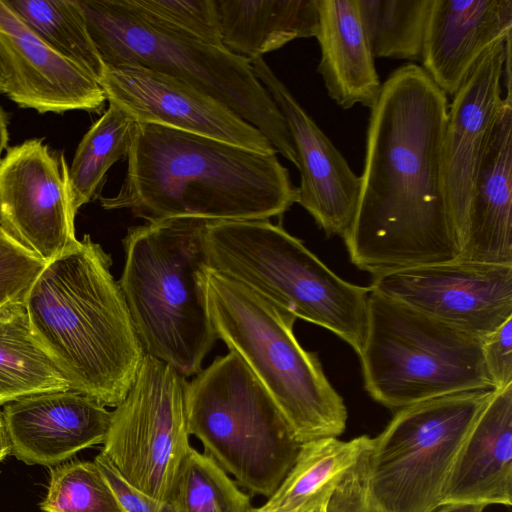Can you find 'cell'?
Returning <instances> with one entry per match:
<instances>
[{
	"label": "cell",
	"instance_id": "836d02e7",
	"mask_svg": "<svg viewBox=\"0 0 512 512\" xmlns=\"http://www.w3.org/2000/svg\"><path fill=\"white\" fill-rule=\"evenodd\" d=\"M94 462L124 512H175L169 501L155 499L129 483L103 452Z\"/></svg>",
	"mask_w": 512,
	"mask_h": 512
},
{
	"label": "cell",
	"instance_id": "f546056e",
	"mask_svg": "<svg viewBox=\"0 0 512 512\" xmlns=\"http://www.w3.org/2000/svg\"><path fill=\"white\" fill-rule=\"evenodd\" d=\"M43 512H124L93 461L73 460L51 468Z\"/></svg>",
	"mask_w": 512,
	"mask_h": 512
},
{
	"label": "cell",
	"instance_id": "8992f818",
	"mask_svg": "<svg viewBox=\"0 0 512 512\" xmlns=\"http://www.w3.org/2000/svg\"><path fill=\"white\" fill-rule=\"evenodd\" d=\"M104 66L138 65L182 80L256 127L297 167L286 121L251 62L145 16L129 0H78Z\"/></svg>",
	"mask_w": 512,
	"mask_h": 512
},
{
	"label": "cell",
	"instance_id": "cb8c5ba5",
	"mask_svg": "<svg viewBox=\"0 0 512 512\" xmlns=\"http://www.w3.org/2000/svg\"><path fill=\"white\" fill-rule=\"evenodd\" d=\"M371 440L362 435L349 441L326 437L302 443L292 469L261 508L315 512L327 503L337 483Z\"/></svg>",
	"mask_w": 512,
	"mask_h": 512
},
{
	"label": "cell",
	"instance_id": "d6a6232c",
	"mask_svg": "<svg viewBox=\"0 0 512 512\" xmlns=\"http://www.w3.org/2000/svg\"><path fill=\"white\" fill-rule=\"evenodd\" d=\"M370 445L337 483L327 501L326 512H383L373 499L369 488Z\"/></svg>",
	"mask_w": 512,
	"mask_h": 512
},
{
	"label": "cell",
	"instance_id": "9c48e42d",
	"mask_svg": "<svg viewBox=\"0 0 512 512\" xmlns=\"http://www.w3.org/2000/svg\"><path fill=\"white\" fill-rule=\"evenodd\" d=\"M482 343L483 339L371 291L359 354L365 389L392 410L459 392L494 390Z\"/></svg>",
	"mask_w": 512,
	"mask_h": 512
},
{
	"label": "cell",
	"instance_id": "ac0fdd59",
	"mask_svg": "<svg viewBox=\"0 0 512 512\" xmlns=\"http://www.w3.org/2000/svg\"><path fill=\"white\" fill-rule=\"evenodd\" d=\"M2 413L11 454L28 465L56 466L103 444L111 421L105 406L72 389L16 399Z\"/></svg>",
	"mask_w": 512,
	"mask_h": 512
},
{
	"label": "cell",
	"instance_id": "f35d334b",
	"mask_svg": "<svg viewBox=\"0 0 512 512\" xmlns=\"http://www.w3.org/2000/svg\"><path fill=\"white\" fill-rule=\"evenodd\" d=\"M0 94H5L4 79H3L1 67H0Z\"/></svg>",
	"mask_w": 512,
	"mask_h": 512
},
{
	"label": "cell",
	"instance_id": "52a82bcc",
	"mask_svg": "<svg viewBox=\"0 0 512 512\" xmlns=\"http://www.w3.org/2000/svg\"><path fill=\"white\" fill-rule=\"evenodd\" d=\"M205 253L209 269L246 284L361 353L371 288L337 276L281 225L269 220L208 222Z\"/></svg>",
	"mask_w": 512,
	"mask_h": 512
},
{
	"label": "cell",
	"instance_id": "ab89813d",
	"mask_svg": "<svg viewBox=\"0 0 512 512\" xmlns=\"http://www.w3.org/2000/svg\"><path fill=\"white\" fill-rule=\"evenodd\" d=\"M253 512H285V511H279V510H265L260 508H255Z\"/></svg>",
	"mask_w": 512,
	"mask_h": 512
},
{
	"label": "cell",
	"instance_id": "3957f363",
	"mask_svg": "<svg viewBox=\"0 0 512 512\" xmlns=\"http://www.w3.org/2000/svg\"><path fill=\"white\" fill-rule=\"evenodd\" d=\"M112 258L85 234L48 261L23 301L32 332L70 389L116 407L145 352Z\"/></svg>",
	"mask_w": 512,
	"mask_h": 512
},
{
	"label": "cell",
	"instance_id": "4dcf8cb0",
	"mask_svg": "<svg viewBox=\"0 0 512 512\" xmlns=\"http://www.w3.org/2000/svg\"><path fill=\"white\" fill-rule=\"evenodd\" d=\"M129 2L145 16L169 29L206 44L223 47L215 0H129Z\"/></svg>",
	"mask_w": 512,
	"mask_h": 512
},
{
	"label": "cell",
	"instance_id": "30bf717a",
	"mask_svg": "<svg viewBox=\"0 0 512 512\" xmlns=\"http://www.w3.org/2000/svg\"><path fill=\"white\" fill-rule=\"evenodd\" d=\"M493 393L459 392L397 410L368 452L369 488L383 512L442 505L460 448Z\"/></svg>",
	"mask_w": 512,
	"mask_h": 512
},
{
	"label": "cell",
	"instance_id": "7c38bea8",
	"mask_svg": "<svg viewBox=\"0 0 512 512\" xmlns=\"http://www.w3.org/2000/svg\"><path fill=\"white\" fill-rule=\"evenodd\" d=\"M369 287L480 339L512 317V265L455 260L376 275Z\"/></svg>",
	"mask_w": 512,
	"mask_h": 512
},
{
	"label": "cell",
	"instance_id": "603a6c76",
	"mask_svg": "<svg viewBox=\"0 0 512 512\" xmlns=\"http://www.w3.org/2000/svg\"><path fill=\"white\" fill-rule=\"evenodd\" d=\"M215 1L223 47L249 61L317 34V0Z\"/></svg>",
	"mask_w": 512,
	"mask_h": 512
},
{
	"label": "cell",
	"instance_id": "7402d4cb",
	"mask_svg": "<svg viewBox=\"0 0 512 512\" xmlns=\"http://www.w3.org/2000/svg\"><path fill=\"white\" fill-rule=\"evenodd\" d=\"M320 47L317 67L328 95L342 109L372 108L381 91L357 0H317Z\"/></svg>",
	"mask_w": 512,
	"mask_h": 512
},
{
	"label": "cell",
	"instance_id": "ffe728a7",
	"mask_svg": "<svg viewBox=\"0 0 512 512\" xmlns=\"http://www.w3.org/2000/svg\"><path fill=\"white\" fill-rule=\"evenodd\" d=\"M511 30L512 0H432L421 67L452 98L478 58Z\"/></svg>",
	"mask_w": 512,
	"mask_h": 512
},
{
	"label": "cell",
	"instance_id": "e575fe53",
	"mask_svg": "<svg viewBox=\"0 0 512 512\" xmlns=\"http://www.w3.org/2000/svg\"><path fill=\"white\" fill-rule=\"evenodd\" d=\"M482 352L494 390L512 385V317L483 339Z\"/></svg>",
	"mask_w": 512,
	"mask_h": 512
},
{
	"label": "cell",
	"instance_id": "7a4b0ae2",
	"mask_svg": "<svg viewBox=\"0 0 512 512\" xmlns=\"http://www.w3.org/2000/svg\"><path fill=\"white\" fill-rule=\"evenodd\" d=\"M127 160L121 188L100 204L146 222L269 220L298 201L276 153L165 126L136 123Z\"/></svg>",
	"mask_w": 512,
	"mask_h": 512
},
{
	"label": "cell",
	"instance_id": "277c9868",
	"mask_svg": "<svg viewBox=\"0 0 512 512\" xmlns=\"http://www.w3.org/2000/svg\"><path fill=\"white\" fill-rule=\"evenodd\" d=\"M208 222H146L129 227L122 240L118 284L144 352L186 378L202 370L217 340L199 278L207 267Z\"/></svg>",
	"mask_w": 512,
	"mask_h": 512
},
{
	"label": "cell",
	"instance_id": "44dd1931",
	"mask_svg": "<svg viewBox=\"0 0 512 512\" xmlns=\"http://www.w3.org/2000/svg\"><path fill=\"white\" fill-rule=\"evenodd\" d=\"M512 505V385L494 393L455 459L443 504Z\"/></svg>",
	"mask_w": 512,
	"mask_h": 512
},
{
	"label": "cell",
	"instance_id": "60d3db41",
	"mask_svg": "<svg viewBox=\"0 0 512 512\" xmlns=\"http://www.w3.org/2000/svg\"><path fill=\"white\" fill-rule=\"evenodd\" d=\"M326 504L318 508L315 512H326Z\"/></svg>",
	"mask_w": 512,
	"mask_h": 512
},
{
	"label": "cell",
	"instance_id": "484cf974",
	"mask_svg": "<svg viewBox=\"0 0 512 512\" xmlns=\"http://www.w3.org/2000/svg\"><path fill=\"white\" fill-rule=\"evenodd\" d=\"M135 127L130 115L109 102L108 109L83 136L68 176L74 215L97 196L109 168L127 157Z\"/></svg>",
	"mask_w": 512,
	"mask_h": 512
},
{
	"label": "cell",
	"instance_id": "d6986e66",
	"mask_svg": "<svg viewBox=\"0 0 512 512\" xmlns=\"http://www.w3.org/2000/svg\"><path fill=\"white\" fill-rule=\"evenodd\" d=\"M456 239L458 260L512 265L511 91L493 124Z\"/></svg>",
	"mask_w": 512,
	"mask_h": 512
},
{
	"label": "cell",
	"instance_id": "2e32d148",
	"mask_svg": "<svg viewBox=\"0 0 512 512\" xmlns=\"http://www.w3.org/2000/svg\"><path fill=\"white\" fill-rule=\"evenodd\" d=\"M511 34L489 46L452 97L444 136V177L455 235L462 226L498 111Z\"/></svg>",
	"mask_w": 512,
	"mask_h": 512
},
{
	"label": "cell",
	"instance_id": "d4e9b609",
	"mask_svg": "<svg viewBox=\"0 0 512 512\" xmlns=\"http://www.w3.org/2000/svg\"><path fill=\"white\" fill-rule=\"evenodd\" d=\"M70 389L36 340L23 300L0 307V406L32 394Z\"/></svg>",
	"mask_w": 512,
	"mask_h": 512
},
{
	"label": "cell",
	"instance_id": "8d00e7d4",
	"mask_svg": "<svg viewBox=\"0 0 512 512\" xmlns=\"http://www.w3.org/2000/svg\"><path fill=\"white\" fill-rule=\"evenodd\" d=\"M11 454V444L6 430L3 413L0 409V463Z\"/></svg>",
	"mask_w": 512,
	"mask_h": 512
},
{
	"label": "cell",
	"instance_id": "6da1fadb",
	"mask_svg": "<svg viewBox=\"0 0 512 512\" xmlns=\"http://www.w3.org/2000/svg\"><path fill=\"white\" fill-rule=\"evenodd\" d=\"M447 96L423 68L398 67L370 109L357 206L343 239L373 276L452 262L459 247L444 177Z\"/></svg>",
	"mask_w": 512,
	"mask_h": 512
},
{
	"label": "cell",
	"instance_id": "4316f807",
	"mask_svg": "<svg viewBox=\"0 0 512 512\" xmlns=\"http://www.w3.org/2000/svg\"><path fill=\"white\" fill-rule=\"evenodd\" d=\"M18 18L58 54L99 81L104 65L78 0H4Z\"/></svg>",
	"mask_w": 512,
	"mask_h": 512
},
{
	"label": "cell",
	"instance_id": "1f68e13d",
	"mask_svg": "<svg viewBox=\"0 0 512 512\" xmlns=\"http://www.w3.org/2000/svg\"><path fill=\"white\" fill-rule=\"evenodd\" d=\"M46 262L0 228V307L23 300Z\"/></svg>",
	"mask_w": 512,
	"mask_h": 512
},
{
	"label": "cell",
	"instance_id": "d590c367",
	"mask_svg": "<svg viewBox=\"0 0 512 512\" xmlns=\"http://www.w3.org/2000/svg\"><path fill=\"white\" fill-rule=\"evenodd\" d=\"M485 507L473 502H453L441 505L434 512H483Z\"/></svg>",
	"mask_w": 512,
	"mask_h": 512
},
{
	"label": "cell",
	"instance_id": "83f0119b",
	"mask_svg": "<svg viewBox=\"0 0 512 512\" xmlns=\"http://www.w3.org/2000/svg\"><path fill=\"white\" fill-rule=\"evenodd\" d=\"M374 58L421 61L432 0H357Z\"/></svg>",
	"mask_w": 512,
	"mask_h": 512
},
{
	"label": "cell",
	"instance_id": "9a60e30c",
	"mask_svg": "<svg viewBox=\"0 0 512 512\" xmlns=\"http://www.w3.org/2000/svg\"><path fill=\"white\" fill-rule=\"evenodd\" d=\"M250 62L255 76L282 113L291 135L300 172L297 203L327 236L344 237L354 218L360 177L264 58Z\"/></svg>",
	"mask_w": 512,
	"mask_h": 512
},
{
	"label": "cell",
	"instance_id": "4fadbf2b",
	"mask_svg": "<svg viewBox=\"0 0 512 512\" xmlns=\"http://www.w3.org/2000/svg\"><path fill=\"white\" fill-rule=\"evenodd\" d=\"M65 157L43 139L8 147L0 160V228L46 263L76 240Z\"/></svg>",
	"mask_w": 512,
	"mask_h": 512
},
{
	"label": "cell",
	"instance_id": "f1b7e54d",
	"mask_svg": "<svg viewBox=\"0 0 512 512\" xmlns=\"http://www.w3.org/2000/svg\"><path fill=\"white\" fill-rule=\"evenodd\" d=\"M175 512H253L243 493L219 464L193 447L183 460L168 500Z\"/></svg>",
	"mask_w": 512,
	"mask_h": 512
},
{
	"label": "cell",
	"instance_id": "e0dca14e",
	"mask_svg": "<svg viewBox=\"0 0 512 512\" xmlns=\"http://www.w3.org/2000/svg\"><path fill=\"white\" fill-rule=\"evenodd\" d=\"M0 67L5 94L40 114L100 112L107 101L99 82L67 60L0 0Z\"/></svg>",
	"mask_w": 512,
	"mask_h": 512
},
{
	"label": "cell",
	"instance_id": "74e56055",
	"mask_svg": "<svg viewBox=\"0 0 512 512\" xmlns=\"http://www.w3.org/2000/svg\"><path fill=\"white\" fill-rule=\"evenodd\" d=\"M8 116L3 108L0 106V160L3 156V152L7 149L9 141V130H8Z\"/></svg>",
	"mask_w": 512,
	"mask_h": 512
},
{
	"label": "cell",
	"instance_id": "8fae6325",
	"mask_svg": "<svg viewBox=\"0 0 512 512\" xmlns=\"http://www.w3.org/2000/svg\"><path fill=\"white\" fill-rule=\"evenodd\" d=\"M188 380L145 354L133 385L111 411L103 452L133 486L168 501L190 450L186 417Z\"/></svg>",
	"mask_w": 512,
	"mask_h": 512
},
{
	"label": "cell",
	"instance_id": "5b68a950",
	"mask_svg": "<svg viewBox=\"0 0 512 512\" xmlns=\"http://www.w3.org/2000/svg\"><path fill=\"white\" fill-rule=\"evenodd\" d=\"M217 336L270 394L300 443L338 437L346 428L343 398L318 356L297 341L296 317L246 284L205 267L199 274Z\"/></svg>",
	"mask_w": 512,
	"mask_h": 512
},
{
	"label": "cell",
	"instance_id": "ba28073f",
	"mask_svg": "<svg viewBox=\"0 0 512 512\" xmlns=\"http://www.w3.org/2000/svg\"><path fill=\"white\" fill-rule=\"evenodd\" d=\"M186 417L219 466L254 494L270 498L296 462L302 443L249 367L233 352L187 384Z\"/></svg>",
	"mask_w": 512,
	"mask_h": 512
},
{
	"label": "cell",
	"instance_id": "5bb4252c",
	"mask_svg": "<svg viewBox=\"0 0 512 512\" xmlns=\"http://www.w3.org/2000/svg\"><path fill=\"white\" fill-rule=\"evenodd\" d=\"M108 102L136 123L210 137L264 153H277L256 127L231 109L169 75L138 65L104 66L99 79Z\"/></svg>",
	"mask_w": 512,
	"mask_h": 512
}]
</instances>
